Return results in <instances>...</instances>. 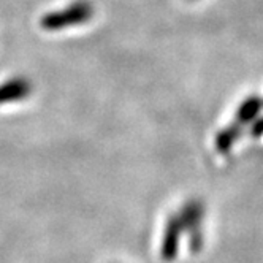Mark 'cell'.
I'll list each match as a JSON object with an SVG mask.
<instances>
[{
	"label": "cell",
	"mask_w": 263,
	"mask_h": 263,
	"mask_svg": "<svg viewBox=\"0 0 263 263\" xmlns=\"http://www.w3.org/2000/svg\"><path fill=\"white\" fill-rule=\"evenodd\" d=\"M93 14V8L87 2H77L71 7H67L61 11H52L42 20V27L48 32L61 30L65 27L84 24Z\"/></svg>",
	"instance_id": "cell-1"
},
{
	"label": "cell",
	"mask_w": 263,
	"mask_h": 263,
	"mask_svg": "<svg viewBox=\"0 0 263 263\" xmlns=\"http://www.w3.org/2000/svg\"><path fill=\"white\" fill-rule=\"evenodd\" d=\"M204 216V206L200 200H189L179 213L182 229L191 233V249L198 252L203 244L201 236V222Z\"/></svg>",
	"instance_id": "cell-2"
},
{
	"label": "cell",
	"mask_w": 263,
	"mask_h": 263,
	"mask_svg": "<svg viewBox=\"0 0 263 263\" xmlns=\"http://www.w3.org/2000/svg\"><path fill=\"white\" fill-rule=\"evenodd\" d=\"M182 223L179 216H172L168 217L165 230H163V238H162V258L166 261H172L176 254H178V246H179V238L182 233Z\"/></svg>",
	"instance_id": "cell-3"
},
{
	"label": "cell",
	"mask_w": 263,
	"mask_h": 263,
	"mask_svg": "<svg viewBox=\"0 0 263 263\" xmlns=\"http://www.w3.org/2000/svg\"><path fill=\"white\" fill-rule=\"evenodd\" d=\"M30 92H32V84L27 80L24 78L11 80L10 83L0 86V103L23 100L30 96Z\"/></svg>",
	"instance_id": "cell-4"
},
{
	"label": "cell",
	"mask_w": 263,
	"mask_h": 263,
	"mask_svg": "<svg viewBox=\"0 0 263 263\" xmlns=\"http://www.w3.org/2000/svg\"><path fill=\"white\" fill-rule=\"evenodd\" d=\"M239 137H241V127L238 124H232L229 127L222 128L219 134L216 135V140H214L217 153L227 154L230 149L233 147V144L236 143V140Z\"/></svg>",
	"instance_id": "cell-5"
},
{
	"label": "cell",
	"mask_w": 263,
	"mask_h": 263,
	"mask_svg": "<svg viewBox=\"0 0 263 263\" xmlns=\"http://www.w3.org/2000/svg\"><path fill=\"white\" fill-rule=\"evenodd\" d=\"M261 105H263V102L258 97H255V96L246 99V100H244L239 105V108L236 111V121L239 124L255 121L257 119V115H258L260 109H261Z\"/></svg>",
	"instance_id": "cell-6"
},
{
	"label": "cell",
	"mask_w": 263,
	"mask_h": 263,
	"mask_svg": "<svg viewBox=\"0 0 263 263\" xmlns=\"http://www.w3.org/2000/svg\"><path fill=\"white\" fill-rule=\"evenodd\" d=\"M252 135L254 137H261L263 135V118L257 119L255 124L252 125Z\"/></svg>",
	"instance_id": "cell-7"
}]
</instances>
